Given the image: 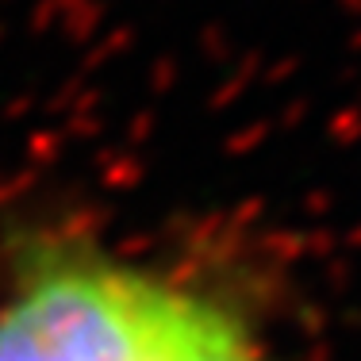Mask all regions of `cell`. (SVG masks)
Instances as JSON below:
<instances>
[{
  "label": "cell",
  "mask_w": 361,
  "mask_h": 361,
  "mask_svg": "<svg viewBox=\"0 0 361 361\" xmlns=\"http://www.w3.org/2000/svg\"><path fill=\"white\" fill-rule=\"evenodd\" d=\"M0 361H265L235 307L92 250L35 254L0 300Z\"/></svg>",
  "instance_id": "6da1fadb"
}]
</instances>
